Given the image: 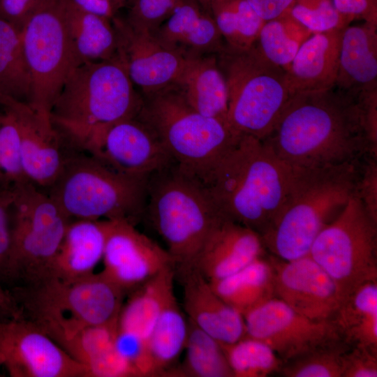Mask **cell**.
Listing matches in <instances>:
<instances>
[{"instance_id": "obj_1", "label": "cell", "mask_w": 377, "mask_h": 377, "mask_svg": "<svg viewBox=\"0 0 377 377\" xmlns=\"http://www.w3.org/2000/svg\"><path fill=\"white\" fill-rule=\"evenodd\" d=\"M262 140L293 169L338 165L370 154L355 97L336 87L291 95Z\"/></svg>"}, {"instance_id": "obj_2", "label": "cell", "mask_w": 377, "mask_h": 377, "mask_svg": "<svg viewBox=\"0 0 377 377\" xmlns=\"http://www.w3.org/2000/svg\"><path fill=\"white\" fill-rule=\"evenodd\" d=\"M293 177V169L262 140L242 135L209 170L195 177L223 216L262 237L275 223Z\"/></svg>"}, {"instance_id": "obj_3", "label": "cell", "mask_w": 377, "mask_h": 377, "mask_svg": "<svg viewBox=\"0 0 377 377\" xmlns=\"http://www.w3.org/2000/svg\"><path fill=\"white\" fill-rule=\"evenodd\" d=\"M360 161L318 168L293 169L281 210L262 236L276 257L292 260L309 254L323 228L355 193Z\"/></svg>"}, {"instance_id": "obj_4", "label": "cell", "mask_w": 377, "mask_h": 377, "mask_svg": "<svg viewBox=\"0 0 377 377\" xmlns=\"http://www.w3.org/2000/svg\"><path fill=\"white\" fill-rule=\"evenodd\" d=\"M142 102V95L116 56L74 68L53 105L51 120L80 149L111 125L136 117Z\"/></svg>"}, {"instance_id": "obj_5", "label": "cell", "mask_w": 377, "mask_h": 377, "mask_svg": "<svg viewBox=\"0 0 377 377\" xmlns=\"http://www.w3.org/2000/svg\"><path fill=\"white\" fill-rule=\"evenodd\" d=\"M9 293L20 314L52 338L117 320L126 295L102 272L72 281L50 278Z\"/></svg>"}, {"instance_id": "obj_6", "label": "cell", "mask_w": 377, "mask_h": 377, "mask_svg": "<svg viewBox=\"0 0 377 377\" xmlns=\"http://www.w3.org/2000/svg\"><path fill=\"white\" fill-rule=\"evenodd\" d=\"M142 98L137 118L151 129L177 166L195 177L209 170L242 135L227 121L192 108L174 84Z\"/></svg>"}, {"instance_id": "obj_7", "label": "cell", "mask_w": 377, "mask_h": 377, "mask_svg": "<svg viewBox=\"0 0 377 377\" xmlns=\"http://www.w3.org/2000/svg\"><path fill=\"white\" fill-rule=\"evenodd\" d=\"M145 212L176 266L191 264L223 216L202 184L175 163L148 179Z\"/></svg>"}, {"instance_id": "obj_8", "label": "cell", "mask_w": 377, "mask_h": 377, "mask_svg": "<svg viewBox=\"0 0 377 377\" xmlns=\"http://www.w3.org/2000/svg\"><path fill=\"white\" fill-rule=\"evenodd\" d=\"M147 181L75 154L66 156L48 194L71 220L124 219L135 225L145 210Z\"/></svg>"}, {"instance_id": "obj_9", "label": "cell", "mask_w": 377, "mask_h": 377, "mask_svg": "<svg viewBox=\"0 0 377 377\" xmlns=\"http://www.w3.org/2000/svg\"><path fill=\"white\" fill-rule=\"evenodd\" d=\"M216 56L228 88L229 124L239 135L263 140L291 96L286 71L268 61L254 43L244 50L226 45Z\"/></svg>"}, {"instance_id": "obj_10", "label": "cell", "mask_w": 377, "mask_h": 377, "mask_svg": "<svg viewBox=\"0 0 377 377\" xmlns=\"http://www.w3.org/2000/svg\"><path fill=\"white\" fill-rule=\"evenodd\" d=\"M13 191L10 280L33 285L51 277L54 258L71 219L32 182Z\"/></svg>"}, {"instance_id": "obj_11", "label": "cell", "mask_w": 377, "mask_h": 377, "mask_svg": "<svg viewBox=\"0 0 377 377\" xmlns=\"http://www.w3.org/2000/svg\"><path fill=\"white\" fill-rule=\"evenodd\" d=\"M67 0H40L21 29L31 83L29 105L45 122L70 73L76 68L66 24Z\"/></svg>"}, {"instance_id": "obj_12", "label": "cell", "mask_w": 377, "mask_h": 377, "mask_svg": "<svg viewBox=\"0 0 377 377\" xmlns=\"http://www.w3.org/2000/svg\"><path fill=\"white\" fill-rule=\"evenodd\" d=\"M309 255L334 281L341 302L362 284L377 281V222L356 193L318 233Z\"/></svg>"}, {"instance_id": "obj_13", "label": "cell", "mask_w": 377, "mask_h": 377, "mask_svg": "<svg viewBox=\"0 0 377 377\" xmlns=\"http://www.w3.org/2000/svg\"><path fill=\"white\" fill-rule=\"evenodd\" d=\"M246 335L270 347L286 362L343 340L333 320H315L274 297L243 315Z\"/></svg>"}, {"instance_id": "obj_14", "label": "cell", "mask_w": 377, "mask_h": 377, "mask_svg": "<svg viewBox=\"0 0 377 377\" xmlns=\"http://www.w3.org/2000/svg\"><path fill=\"white\" fill-rule=\"evenodd\" d=\"M0 367L12 377H90L84 365L21 314L0 318Z\"/></svg>"}, {"instance_id": "obj_15", "label": "cell", "mask_w": 377, "mask_h": 377, "mask_svg": "<svg viewBox=\"0 0 377 377\" xmlns=\"http://www.w3.org/2000/svg\"><path fill=\"white\" fill-rule=\"evenodd\" d=\"M80 149L120 173L142 179L175 163L155 133L137 117L111 125Z\"/></svg>"}, {"instance_id": "obj_16", "label": "cell", "mask_w": 377, "mask_h": 377, "mask_svg": "<svg viewBox=\"0 0 377 377\" xmlns=\"http://www.w3.org/2000/svg\"><path fill=\"white\" fill-rule=\"evenodd\" d=\"M107 236L101 271L126 293L163 269L176 267L168 251L124 219H106Z\"/></svg>"}, {"instance_id": "obj_17", "label": "cell", "mask_w": 377, "mask_h": 377, "mask_svg": "<svg viewBox=\"0 0 377 377\" xmlns=\"http://www.w3.org/2000/svg\"><path fill=\"white\" fill-rule=\"evenodd\" d=\"M274 295L293 309L315 320H333L341 300L329 274L308 254L284 260L269 258Z\"/></svg>"}, {"instance_id": "obj_18", "label": "cell", "mask_w": 377, "mask_h": 377, "mask_svg": "<svg viewBox=\"0 0 377 377\" xmlns=\"http://www.w3.org/2000/svg\"><path fill=\"white\" fill-rule=\"evenodd\" d=\"M117 36V57L142 95L174 84L185 58L164 46L151 33L137 30L125 19L112 20Z\"/></svg>"}, {"instance_id": "obj_19", "label": "cell", "mask_w": 377, "mask_h": 377, "mask_svg": "<svg viewBox=\"0 0 377 377\" xmlns=\"http://www.w3.org/2000/svg\"><path fill=\"white\" fill-rule=\"evenodd\" d=\"M0 105L15 117L20 133L23 165L29 179L49 188L63 168L66 155L59 132L43 121L29 104L0 94Z\"/></svg>"}, {"instance_id": "obj_20", "label": "cell", "mask_w": 377, "mask_h": 377, "mask_svg": "<svg viewBox=\"0 0 377 377\" xmlns=\"http://www.w3.org/2000/svg\"><path fill=\"white\" fill-rule=\"evenodd\" d=\"M265 250L259 233L223 216L191 265L209 281H215L234 274L263 256Z\"/></svg>"}, {"instance_id": "obj_21", "label": "cell", "mask_w": 377, "mask_h": 377, "mask_svg": "<svg viewBox=\"0 0 377 377\" xmlns=\"http://www.w3.org/2000/svg\"><path fill=\"white\" fill-rule=\"evenodd\" d=\"M175 273L183 287L188 319L222 344L236 342L246 336L243 316L223 301L193 265L176 266Z\"/></svg>"}, {"instance_id": "obj_22", "label": "cell", "mask_w": 377, "mask_h": 377, "mask_svg": "<svg viewBox=\"0 0 377 377\" xmlns=\"http://www.w3.org/2000/svg\"><path fill=\"white\" fill-rule=\"evenodd\" d=\"M152 34L185 59L218 54L226 45L208 7L199 0H181Z\"/></svg>"}, {"instance_id": "obj_23", "label": "cell", "mask_w": 377, "mask_h": 377, "mask_svg": "<svg viewBox=\"0 0 377 377\" xmlns=\"http://www.w3.org/2000/svg\"><path fill=\"white\" fill-rule=\"evenodd\" d=\"M343 30L312 34L300 45L286 71L290 95L334 87Z\"/></svg>"}, {"instance_id": "obj_24", "label": "cell", "mask_w": 377, "mask_h": 377, "mask_svg": "<svg viewBox=\"0 0 377 377\" xmlns=\"http://www.w3.org/2000/svg\"><path fill=\"white\" fill-rule=\"evenodd\" d=\"M117 322L118 320L106 325L86 326L53 340L84 365L90 377L138 376L116 350Z\"/></svg>"}, {"instance_id": "obj_25", "label": "cell", "mask_w": 377, "mask_h": 377, "mask_svg": "<svg viewBox=\"0 0 377 377\" xmlns=\"http://www.w3.org/2000/svg\"><path fill=\"white\" fill-rule=\"evenodd\" d=\"M106 236V219L71 221L54 258L50 278L72 281L94 273L103 259Z\"/></svg>"}, {"instance_id": "obj_26", "label": "cell", "mask_w": 377, "mask_h": 377, "mask_svg": "<svg viewBox=\"0 0 377 377\" xmlns=\"http://www.w3.org/2000/svg\"><path fill=\"white\" fill-rule=\"evenodd\" d=\"M376 30L365 22L343 29L334 87L354 97L377 88Z\"/></svg>"}, {"instance_id": "obj_27", "label": "cell", "mask_w": 377, "mask_h": 377, "mask_svg": "<svg viewBox=\"0 0 377 377\" xmlns=\"http://www.w3.org/2000/svg\"><path fill=\"white\" fill-rule=\"evenodd\" d=\"M174 85L195 110L228 121V88L216 54L185 59Z\"/></svg>"}, {"instance_id": "obj_28", "label": "cell", "mask_w": 377, "mask_h": 377, "mask_svg": "<svg viewBox=\"0 0 377 377\" xmlns=\"http://www.w3.org/2000/svg\"><path fill=\"white\" fill-rule=\"evenodd\" d=\"M66 15L76 67L117 56V36L111 20L84 12L71 0H67Z\"/></svg>"}, {"instance_id": "obj_29", "label": "cell", "mask_w": 377, "mask_h": 377, "mask_svg": "<svg viewBox=\"0 0 377 377\" xmlns=\"http://www.w3.org/2000/svg\"><path fill=\"white\" fill-rule=\"evenodd\" d=\"M333 320L350 347L377 353V281L357 288L341 302Z\"/></svg>"}, {"instance_id": "obj_30", "label": "cell", "mask_w": 377, "mask_h": 377, "mask_svg": "<svg viewBox=\"0 0 377 377\" xmlns=\"http://www.w3.org/2000/svg\"><path fill=\"white\" fill-rule=\"evenodd\" d=\"M175 267L163 269L135 289L121 307L117 326L148 341L164 304L174 290Z\"/></svg>"}, {"instance_id": "obj_31", "label": "cell", "mask_w": 377, "mask_h": 377, "mask_svg": "<svg viewBox=\"0 0 377 377\" xmlns=\"http://www.w3.org/2000/svg\"><path fill=\"white\" fill-rule=\"evenodd\" d=\"M209 282L215 293L242 316L275 297L272 265L263 256L232 274Z\"/></svg>"}, {"instance_id": "obj_32", "label": "cell", "mask_w": 377, "mask_h": 377, "mask_svg": "<svg viewBox=\"0 0 377 377\" xmlns=\"http://www.w3.org/2000/svg\"><path fill=\"white\" fill-rule=\"evenodd\" d=\"M188 318L174 290L168 297L148 341L153 376L164 374L184 349Z\"/></svg>"}, {"instance_id": "obj_33", "label": "cell", "mask_w": 377, "mask_h": 377, "mask_svg": "<svg viewBox=\"0 0 377 377\" xmlns=\"http://www.w3.org/2000/svg\"><path fill=\"white\" fill-rule=\"evenodd\" d=\"M184 350L182 364L170 376L234 377L221 343L189 319Z\"/></svg>"}, {"instance_id": "obj_34", "label": "cell", "mask_w": 377, "mask_h": 377, "mask_svg": "<svg viewBox=\"0 0 377 377\" xmlns=\"http://www.w3.org/2000/svg\"><path fill=\"white\" fill-rule=\"evenodd\" d=\"M208 7L227 46L249 49L265 23L247 0H212Z\"/></svg>"}, {"instance_id": "obj_35", "label": "cell", "mask_w": 377, "mask_h": 377, "mask_svg": "<svg viewBox=\"0 0 377 377\" xmlns=\"http://www.w3.org/2000/svg\"><path fill=\"white\" fill-rule=\"evenodd\" d=\"M0 94L29 103L31 78L22 50L21 30L0 17Z\"/></svg>"}, {"instance_id": "obj_36", "label": "cell", "mask_w": 377, "mask_h": 377, "mask_svg": "<svg viewBox=\"0 0 377 377\" xmlns=\"http://www.w3.org/2000/svg\"><path fill=\"white\" fill-rule=\"evenodd\" d=\"M221 346L234 377H265L279 372L283 364L267 344L246 335Z\"/></svg>"}, {"instance_id": "obj_37", "label": "cell", "mask_w": 377, "mask_h": 377, "mask_svg": "<svg viewBox=\"0 0 377 377\" xmlns=\"http://www.w3.org/2000/svg\"><path fill=\"white\" fill-rule=\"evenodd\" d=\"M350 347L343 340L338 341L284 362L279 372L286 377H342Z\"/></svg>"}, {"instance_id": "obj_38", "label": "cell", "mask_w": 377, "mask_h": 377, "mask_svg": "<svg viewBox=\"0 0 377 377\" xmlns=\"http://www.w3.org/2000/svg\"><path fill=\"white\" fill-rule=\"evenodd\" d=\"M28 182H31L23 165L18 126L14 116L6 110L0 115V186L13 189Z\"/></svg>"}, {"instance_id": "obj_39", "label": "cell", "mask_w": 377, "mask_h": 377, "mask_svg": "<svg viewBox=\"0 0 377 377\" xmlns=\"http://www.w3.org/2000/svg\"><path fill=\"white\" fill-rule=\"evenodd\" d=\"M289 13L312 34L344 29L352 21L336 9L332 0H295Z\"/></svg>"}, {"instance_id": "obj_40", "label": "cell", "mask_w": 377, "mask_h": 377, "mask_svg": "<svg viewBox=\"0 0 377 377\" xmlns=\"http://www.w3.org/2000/svg\"><path fill=\"white\" fill-rule=\"evenodd\" d=\"M254 44L268 61L286 71L300 46L288 35L280 17L265 22Z\"/></svg>"}, {"instance_id": "obj_41", "label": "cell", "mask_w": 377, "mask_h": 377, "mask_svg": "<svg viewBox=\"0 0 377 377\" xmlns=\"http://www.w3.org/2000/svg\"><path fill=\"white\" fill-rule=\"evenodd\" d=\"M181 0H127L125 20L133 29L153 34Z\"/></svg>"}, {"instance_id": "obj_42", "label": "cell", "mask_w": 377, "mask_h": 377, "mask_svg": "<svg viewBox=\"0 0 377 377\" xmlns=\"http://www.w3.org/2000/svg\"><path fill=\"white\" fill-rule=\"evenodd\" d=\"M13 202V189L0 186V282H11Z\"/></svg>"}, {"instance_id": "obj_43", "label": "cell", "mask_w": 377, "mask_h": 377, "mask_svg": "<svg viewBox=\"0 0 377 377\" xmlns=\"http://www.w3.org/2000/svg\"><path fill=\"white\" fill-rule=\"evenodd\" d=\"M367 212L377 222V164L376 158L367 155L360 166L355 191Z\"/></svg>"}, {"instance_id": "obj_44", "label": "cell", "mask_w": 377, "mask_h": 377, "mask_svg": "<svg viewBox=\"0 0 377 377\" xmlns=\"http://www.w3.org/2000/svg\"><path fill=\"white\" fill-rule=\"evenodd\" d=\"M377 353L350 347L344 356L342 377H376Z\"/></svg>"}, {"instance_id": "obj_45", "label": "cell", "mask_w": 377, "mask_h": 377, "mask_svg": "<svg viewBox=\"0 0 377 377\" xmlns=\"http://www.w3.org/2000/svg\"><path fill=\"white\" fill-rule=\"evenodd\" d=\"M336 9L353 20L359 19L377 27V0H332Z\"/></svg>"}, {"instance_id": "obj_46", "label": "cell", "mask_w": 377, "mask_h": 377, "mask_svg": "<svg viewBox=\"0 0 377 377\" xmlns=\"http://www.w3.org/2000/svg\"><path fill=\"white\" fill-rule=\"evenodd\" d=\"M40 0H0V17L21 30Z\"/></svg>"}, {"instance_id": "obj_47", "label": "cell", "mask_w": 377, "mask_h": 377, "mask_svg": "<svg viewBox=\"0 0 377 377\" xmlns=\"http://www.w3.org/2000/svg\"><path fill=\"white\" fill-rule=\"evenodd\" d=\"M265 21L274 20L289 12L295 0H247Z\"/></svg>"}, {"instance_id": "obj_48", "label": "cell", "mask_w": 377, "mask_h": 377, "mask_svg": "<svg viewBox=\"0 0 377 377\" xmlns=\"http://www.w3.org/2000/svg\"><path fill=\"white\" fill-rule=\"evenodd\" d=\"M80 10L109 20L116 17L118 10L113 0H71Z\"/></svg>"}, {"instance_id": "obj_49", "label": "cell", "mask_w": 377, "mask_h": 377, "mask_svg": "<svg viewBox=\"0 0 377 377\" xmlns=\"http://www.w3.org/2000/svg\"><path fill=\"white\" fill-rule=\"evenodd\" d=\"M0 309L9 317H15L20 311L9 291L2 288L0 285Z\"/></svg>"}, {"instance_id": "obj_50", "label": "cell", "mask_w": 377, "mask_h": 377, "mask_svg": "<svg viewBox=\"0 0 377 377\" xmlns=\"http://www.w3.org/2000/svg\"><path fill=\"white\" fill-rule=\"evenodd\" d=\"M117 9L124 7L127 0H113Z\"/></svg>"}, {"instance_id": "obj_51", "label": "cell", "mask_w": 377, "mask_h": 377, "mask_svg": "<svg viewBox=\"0 0 377 377\" xmlns=\"http://www.w3.org/2000/svg\"><path fill=\"white\" fill-rule=\"evenodd\" d=\"M9 317L2 309H0V318Z\"/></svg>"}, {"instance_id": "obj_52", "label": "cell", "mask_w": 377, "mask_h": 377, "mask_svg": "<svg viewBox=\"0 0 377 377\" xmlns=\"http://www.w3.org/2000/svg\"><path fill=\"white\" fill-rule=\"evenodd\" d=\"M201 3H202L205 6H207V3L212 1V0H199Z\"/></svg>"}]
</instances>
